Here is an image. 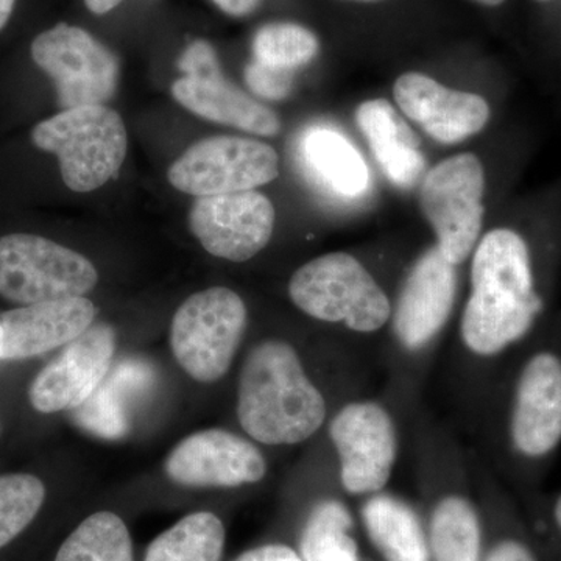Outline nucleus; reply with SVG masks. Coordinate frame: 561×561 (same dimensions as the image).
<instances>
[{
    "label": "nucleus",
    "mask_w": 561,
    "mask_h": 561,
    "mask_svg": "<svg viewBox=\"0 0 561 561\" xmlns=\"http://www.w3.org/2000/svg\"><path fill=\"white\" fill-rule=\"evenodd\" d=\"M541 308L526 241L507 228L486 232L471 260V294L460 321L465 350L479 359L500 356L531 330Z\"/></svg>",
    "instance_id": "f257e3e1"
},
{
    "label": "nucleus",
    "mask_w": 561,
    "mask_h": 561,
    "mask_svg": "<svg viewBox=\"0 0 561 561\" xmlns=\"http://www.w3.org/2000/svg\"><path fill=\"white\" fill-rule=\"evenodd\" d=\"M327 413L323 393L290 343L271 339L250 351L238 390V419L249 437L268 446L298 445L319 432Z\"/></svg>",
    "instance_id": "f03ea898"
},
{
    "label": "nucleus",
    "mask_w": 561,
    "mask_h": 561,
    "mask_svg": "<svg viewBox=\"0 0 561 561\" xmlns=\"http://www.w3.org/2000/svg\"><path fill=\"white\" fill-rule=\"evenodd\" d=\"M289 295L312 319L342 323L359 334L381 331L393 311L371 273L343 251L323 254L298 268L290 278Z\"/></svg>",
    "instance_id": "7ed1b4c3"
},
{
    "label": "nucleus",
    "mask_w": 561,
    "mask_h": 561,
    "mask_svg": "<svg viewBox=\"0 0 561 561\" xmlns=\"http://www.w3.org/2000/svg\"><path fill=\"white\" fill-rule=\"evenodd\" d=\"M39 150L57 154L70 191L99 190L116 175L127 157V130L117 111L105 105L61 111L33 128Z\"/></svg>",
    "instance_id": "20e7f679"
},
{
    "label": "nucleus",
    "mask_w": 561,
    "mask_h": 561,
    "mask_svg": "<svg viewBox=\"0 0 561 561\" xmlns=\"http://www.w3.org/2000/svg\"><path fill=\"white\" fill-rule=\"evenodd\" d=\"M247 323L245 302L236 291L227 287L198 291L173 316V356L195 381H219L230 370Z\"/></svg>",
    "instance_id": "39448f33"
},
{
    "label": "nucleus",
    "mask_w": 561,
    "mask_h": 561,
    "mask_svg": "<svg viewBox=\"0 0 561 561\" xmlns=\"http://www.w3.org/2000/svg\"><path fill=\"white\" fill-rule=\"evenodd\" d=\"M99 275L87 257L35 234L0 238V297L14 305L69 300L94 289Z\"/></svg>",
    "instance_id": "423d86ee"
},
{
    "label": "nucleus",
    "mask_w": 561,
    "mask_h": 561,
    "mask_svg": "<svg viewBox=\"0 0 561 561\" xmlns=\"http://www.w3.org/2000/svg\"><path fill=\"white\" fill-rule=\"evenodd\" d=\"M485 173L472 153H460L435 165L421 183V209L437 236V249L451 264L470 257L483 224Z\"/></svg>",
    "instance_id": "0eeeda50"
},
{
    "label": "nucleus",
    "mask_w": 561,
    "mask_h": 561,
    "mask_svg": "<svg viewBox=\"0 0 561 561\" xmlns=\"http://www.w3.org/2000/svg\"><path fill=\"white\" fill-rule=\"evenodd\" d=\"M32 58L55 81L62 110L105 105L116 94L119 60L83 28L58 24L41 33Z\"/></svg>",
    "instance_id": "6e6552de"
},
{
    "label": "nucleus",
    "mask_w": 561,
    "mask_h": 561,
    "mask_svg": "<svg viewBox=\"0 0 561 561\" xmlns=\"http://www.w3.org/2000/svg\"><path fill=\"white\" fill-rule=\"evenodd\" d=\"M330 438L346 493L371 496L386 489L400 451L397 424L386 408L376 401L348 402L331 420Z\"/></svg>",
    "instance_id": "1a4fd4ad"
},
{
    "label": "nucleus",
    "mask_w": 561,
    "mask_h": 561,
    "mask_svg": "<svg viewBox=\"0 0 561 561\" xmlns=\"http://www.w3.org/2000/svg\"><path fill=\"white\" fill-rule=\"evenodd\" d=\"M279 173L278 153L260 140L203 139L194 144L169 168V183L195 197L253 191L271 183Z\"/></svg>",
    "instance_id": "9d476101"
},
{
    "label": "nucleus",
    "mask_w": 561,
    "mask_h": 561,
    "mask_svg": "<svg viewBox=\"0 0 561 561\" xmlns=\"http://www.w3.org/2000/svg\"><path fill=\"white\" fill-rule=\"evenodd\" d=\"M275 208L256 191L198 197L190 213V228L213 256L245 262L271 242Z\"/></svg>",
    "instance_id": "9b49d317"
},
{
    "label": "nucleus",
    "mask_w": 561,
    "mask_h": 561,
    "mask_svg": "<svg viewBox=\"0 0 561 561\" xmlns=\"http://www.w3.org/2000/svg\"><path fill=\"white\" fill-rule=\"evenodd\" d=\"M457 297V265L434 247L424 251L409 272L391 311L401 350L420 354L430 348L451 317Z\"/></svg>",
    "instance_id": "f8f14e48"
},
{
    "label": "nucleus",
    "mask_w": 561,
    "mask_h": 561,
    "mask_svg": "<svg viewBox=\"0 0 561 561\" xmlns=\"http://www.w3.org/2000/svg\"><path fill=\"white\" fill-rule=\"evenodd\" d=\"M169 479L197 489H234L265 478L267 463L253 443L224 430L195 432L165 460Z\"/></svg>",
    "instance_id": "ddd939ff"
},
{
    "label": "nucleus",
    "mask_w": 561,
    "mask_h": 561,
    "mask_svg": "<svg viewBox=\"0 0 561 561\" xmlns=\"http://www.w3.org/2000/svg\"><path fill=\"white\" fill-rule=\"evenodd\" d=\"M114 350L113 328L106 323L91 324L36 376L28 390L33 408L41 413L79 408L108 375Z\"/></svg>",
    "instance_id": "4468645a"
},
{
    "label": "nucleus",
    "mask_w": 561,
    "mask_h": 561,
    "mask_svg": "<svg viewBox=\"0 0 561 561\" xmlns=\"http://www.w3.org/2000/svg\"><path fill=\"white\" fill-rule=\"evenodd\" d=\"M513 448L529 459L551 454L561 442V359L549 351L524 365L511 419Z\"/></svg>",
    "instance_id": "2eb2a0df"
},
{
    "label": "nucleus",
    "mask_w": 561,
    "mask_h": 561,
    "mask_svg": "<svg viewBox=\"0 0 561 561\" xmlns=\"http://www.w3.org/2000/svg\"><path fill=\"white\" fill-rule=\"evenodd\" d=\"M394 101L432 139L457 144L483 130L490 105L471 92L456 91L419 72H408L393 87Z\"/></svg>",
    "instance_id": "dca6fc26"
},
{
    "label": "nucleus",
    "mask_w": 561,
    "mask_h": 561,
    "mask_svg": "<svg viewBox=\"0 0 561 561\" xmlns=\"http://www.w3.org/2000/svg\"><path fill=\"white\" fill-rule=\"evenodd\" d=\"M95 319L88 298L21 306L0 317V360L39 356L76 341Z\"/></svg>",
    "instance_id": "f3484780"
},
{
    "label": "nucleus",
    "mask_w": 561,
    "mask_h": 561,
    "mask_svg": "<svg viewBox=\"0 0 561 561\" xmlns=\"http://www.w3.org/2000/svg\"><path fill=\"white\" fill-rule=\"evenodd\" d=\"M175 101L203 119L231 125L257 136H276L280 121L275 111L251 99L221 73L181 77L172 84Z\"/></svg>",
    "instance_id": "a211bd4d"
},
{
    "label": "nucleus",
    "mask_w": 561,
    "mask_h": 561,
    "mask_svg": "<svg viewBox=\"0 0 561 561\" xmlns=\"http://www.w3.org/2000/svg\"><path fill=\"white\" fill-rule=\"evenodd\" d=\"M356 121L383 175L402 190L412 187L423 175L426 160L408 122L383 99L362 103Z\"/></svg>",
    "instance_id": "6ab92c4d"
},
{
    "label": "nucleus",
    "mask_w": 561,
    "mask_h": 561,
    "mask_svg": "<svg viewBox=\"0 0 561 561\" xmlns=\"http://www.w3.org/2000/svg\"><path fill=\"white\" fill-rule=\"evenodd\" d=\"M368 540L383 561H432L427 530L408 502L371 494L360 508Z\"/></svg>",
    "instance_id": "aec40b11"
},
{
    "label": "nucleus",
    "mask_w": 561,
    "mask_h": 561,
    "mask_svg": "<svg viewBox=\"0 0 561 561\" xmlns=\"http://www.w3.org/2000/svg\"><path fill=\"white\" fill-rule=\"evenodd\" d=\"M302 154L313 179L343 201L359 198L370 186V173L356 147L341 133L316 128L306 135Z\"/></svg>",
    "instance_id": "412c9836"
},
{
    "label": "nucleus",
    "mask_w": 561,
    "mask_h": 561,
    "mask_svg": "<svg viewBox=\"0 0 561 561\" xmlns=\"http://www.w3.org/2000/svg\"><path fill=\"white\" fill-rule=\"evenodd\" d=\"M432 561H482L481 515L461 491L443 494L432 505L427 524Z\"/></svg>",
    "instance_id": "4be33fe9"
},
{
    "label": "nucleus",
    "mask_w": 561,
    "mask_h": 561,
    "mask_svg": "<svg viewBox=\"0 0 561 561\" xmlns=\"http://www.w3.org/2000/svg\"><path fill=\"white\" fill-rule=\"evenodd\" d=\"M151 379L150 367L142 362L127 360L108 371L101 386L83 404L73 409L84 430L103 438H119L127 432L125 401L146 389Z\"/></svg>",
    "instance_id": "5701e85b"
},
{
    "label": "nucleus",
    "mask_w": 561,
    "mask_h": 561,
    "mask_svg": "<svg viewBox=\"0 0 561 561\" xmlns=\"http://www.w3.org/2000/svg\"><path fill=\"white\" fill-rule=\"evenodd\" d=\"M225 538L224 523L214 513H191L150 542L144 561H220Z\"/></svg>",
    "instance_id": "b1692460"
},
{
    "label": "nucleus",
    "mask_w": 561,
    "mask_h": 561,
    "mask_svg": "<svg viewBox=\"0 0 561 561\" xmlns=\"http://www.w3.org/2000/svg\"><path fill=\"white\" fill-rule=\"evenodd\" d=\"M55 561H135L130 531L114 513H94L66 538Z\"/></svg>",
    "instance_id": "393cba45"
},
{
    "label": "nucleus",
    "mask_w": 561,
    "mask_h": 561,
    "mask_svg": "<svg viewBox=\"0 0 561 561\" xmlns=\"http://www.w3.org/2000/svg\"><path fill=\"white\" fill-rule=\"evenodd\" d=\"M350 518L341 505H321L302 538L305 561H357L356 542L348 535Z\"/></svg>",
    "instance_id": "a878e982"
},
{
    "label": "nucleus",
    "mask_w": 561,
    "mask_h": 561,
    "mask_svg": "<svg viewBox=\"0 0 561 561\" xmlns=\"http://www.w3.org/2000/svg\"><path fill=\"white\" fill-rule=\"evenodd\" d=\"M44 500L46 486L35 476H0V549L31 526Z\"/></svg>",
    "instance_id": "bb28decb"
},
{
    "label": "nucleus",
    "mask_w": 561,
    "mask_h": 561,
    "mask_svg": "<svg viewBox=\"0 0 561 561\" xmlns=\"http://www.w3.org/2000/svg\"><path fill=\"white\" fill-rule=\"evenodd\" d=\"M319 49V39L311 31L286 22L265 25L253 41L256 60L280 69L294 70L308 65Z\"/></svg>",
    "instance_id": "cd10ccee"
},
{
    "label": "nucleus",
    "mask_w": 561,
    "mask_h": 561,
    "mask_svg": "<svg viewBox=\"0 0 561 561\" xmlns=\"http://www.w3.org/2000/svg\"><path fill=\"white\" fill-rule=\"evenodd\" d=\"M245 81L251 91L268 101H280L294 88V70L273 68L254 60L247 66Z\"/></svg>",
    "instance_id": "c85d7f7f"
},
{
    "label": "nucleus",
    "mask_w": 561,
    "mask_h": 561,
    "mask_svg": "<svg viewBox=\"0 0 561 561\" xmlns=\"http://www.w3.org/2000/svg\"><path fill=\"white\" fill-rule=\"evenodd\" d=\"M180 69L186 77H206L220 72L216 51L205 41H197L187 47L181 57Z\"/></svg>",
    "instance_id": "c756f323"
},
{
    "label": "nucleus",
    "mask_w": 561,
    "mask_h": 561,
    "mask_svg": "<svg viewBox=\"0 0 561 561\" xmlns=\"http://www.w3.org/2000/svg\"><path fill=\"white\" fill-rule=\"evenodd\" d=\"M482 561H540L529 542L518 537L497 538L483 553Z\"/></svg>",
    "instance_id": "7c9ffc66"
},
{
    "label": "nucleus",
    "mask_w": 561,
    "mask_h": 561,
    "mask_svg": "<svg viewBox=\"0 0 561 561\" xmlns=\"http://www.w3.org/2000/svg\"><path fill=\"white\" fill-rule=\"evenodd\" d=\"M232 561H305L300 553L287 545L272 542V545L260 546L250 549Z\"/></svg>",
    "instance_id": "2f4dec72"
},
{
    "label": "nucleus",
    "mask_w": 561,
    "mask_h": 561,
    "mask_svg": "<svg viewBox=\"0 0 561 561\" xmlns=\"http://www.w3.org/2000/svg\"><path fill=\"white\" fill-rule=\"evenodd\" d=\"M213 2L231 16H247L260 5L261 0H213Z\"/></svg>",
    "instance_id": "473e14b6"
},
{
    "label": "nucleus",
    "mask_w": 561,
    "mask_h": 561,
    "mask_svg": "<svg viewBox=\"0 0 561 561\" xmlns=\"http://www.w3.org/2000/svg\"><path fill=\"white\" fill-rule=\"evenodd\" d=\"M122 0H84L88 9L92 11L94 14H105L108 11L116 9Z\"/></svg>",
    "instance_id": "72a5a7b5"
},
{
    "label": "nucleus",
    "mask_w": 561,
    "mask_h": 561,
    "mask_svg": "<svg viewBox=\"0 0 561 561\" xmlns=\"http://www.w3.org/2000/svg\"><path fill=\"white\" fill-rule=\"evenodd\" d=\"M14 2H16V0H0V31H2L7 22H9L11 13H13Z\"/></svg>",
    "instance_id": "f704fd0d"
},
{
    "label": "nucleus",
    "mask_w": 561,
    "mask_h": 561,
    "mask_svg": "<svg viewBox=\"0 0 561 561\" xmlns=\"http://www.w3.org/2000/svg\"><path fill=\"white\" fill-rule=\"evenodd\" d=\"M553 524H556L557 529H559L561 535V494L559 500L556 501V505H553L552 511Z\"/></svg>",
    "instance_id": "c9c22d12"
},
{
    "label": "nucleus",
    "mask_w": 561,
    "mask_h": 561,
    "mask_svg": "<svg viewBox=\"0 0 561 561\" xmlns=\"http://www.w3.org/2000/svg\"><path fill=\"white\" fill-rule=\"evenodd\" d=\"M476 2L482 3V5L497 7L504 3L505 0H476Z\"/></svg>",
    "instance_id": "e433bc0d"
},
{
    "label": "nucleus",
    "mask_w": 561,
    "mask_h": 561,
    "mask_svg": "<svg viewBox=\"0 0 561 561\" xmlns=\"http://www.w3.org/2000/svg\"><path fill=\"white\" fill-rule=\"evenodd\" d=\"M357 2H376V0H357Z\"/></svg>",
    "instance_id": "4c0bfd02"
},
{
    "label": "nucleus",
    "mask_w": 561,
    "mask_h": 561,
    "mask_svg": "<svg viewBox=\"0 0 561 561\" xmlns=\"http://www.w3.org/2000/svg\"><path fill=\"white\" fill-rule=\"evenodd\" d=\"M538 2H548V0H538Z\"/></svg>",
    "instance_id": "58836bf2"
}]
</instances>
